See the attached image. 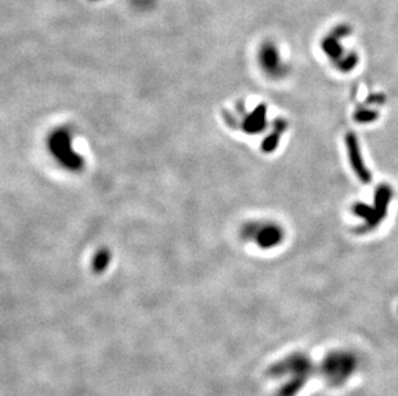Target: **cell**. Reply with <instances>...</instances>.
<instances>
[{
  "label": "cell",
  "instance_id": "cell-2",
  "mask_svg": "<svg viewBox=\"0 0 398 396\" xmlns=\"http://www.w3.org/2000/svg\"><path fill=\"white\" fill-rule=\"evenodd\" d=\"M259 63L263 71L273 79H280L286 72V66L281 58L279 47L275 42H264L259 51Z\"/></svg>",
  "mask_w": 398,
  "mask_h": 396
},
{
  "label": "cell",
  "instance_id": "cell-1",
  "mask_svg": "<svg viewBox=\"0 0 398 396\" xmlns=\"http://www.w3.org/2000/svg\"><path fill=\"white\" fill-rule=\"evenodd\" d=\"M347 29L344 27H338L337 30L331 31L330 34L325 38V40L322 42V49L326 53L328 57H330L337 68L342 71V72H348L352 71L353 68H356L357 62H358V57L357 54H344V45H343V40L348 36Z\"/></svg>",
  "mask_w": 398,
  "mask_h": 396
},
{
  "label": "cell",
  "instance_id": "cell-5",
  "mask_svg": "<svg viewBox=\"0 0 398 396\" xmlns=\"http://www.w3.org/2000/svg\"><path fill=\"white\" fill-rule=\"evenodd\" d=\"M267 107L266 104H261L255 109L250 115L246 116L244 120V130L249 134H258L262 133L267 127Z\"/></svg>",
  "mask_w": 398,
  "mask_h": 396
},
{
  "label": "cell",
  "instance_id": "cell-8",
  "mask_svg": "<svg viewBox=\"0 0 398 396\" xmlns=\"http://www.w3.org/2000/svg\"><path fill=\"white\" fill-rule=\"evenodd\" d=\"M353 211L355 214L358 215L360 218H364L366 224H365V228L367 230H372L374 228L378 227L381 223V220L378 218L376 215V211L374 207H370L369 205H365V203H357L356 206L353 207Z\"/></svg>",
  "mask_w": 398,
  "mask_h": 396
},
{
  "label": "cell",
  "instance_id": "cell-6",
  "mask_svg": "<svg viewBox=\"0 0 398 396\" xmlns=\"http://www.w3.org/2000/svg\"><path fill=\"white\" fill-rule=\"evenodd\" d=\"M390 200H392V188L388 186L378 187L376 193H375L374 209L376 211V215L381 221L387 216Z\"/></svg>",
  "mask_w": 398,
  "mask_h": 396
},
{
  "label": "cell",
  "instance_id": "cell-3",
  "mask_svg": "<svg viewBox=\"0 0 398 396\" xmlns=\"http://www.w3.org/2000/svg\"><path fill=\"white\" fill-rule=\"evenodd\" d=\"M249 232L252 233V236L254 237L255 242L258 246H261L262 248H272L279 246L282 239H284V230L282 228L273 224V223H267V224H255L253 230L249 229Z\"/></svg>",
  "mask_w": 398,
  "mask_h": 396
},
{
  "label": "cell",
  "instance_id": "cell-7",
  "mask_svg": "<svg viewBox=\"0 0 398 396\" xmlns=\"http://www.w3.org/2000/svg\"><path fill=\"white\" fill-rule=\"evenodd\" d=\"M288 124L284 120H277L275 121V127H273V132L271 134L268 135L262 144V150L267 153H271L277 148L281 139V134L286 130Z\"/></svg>",
  "mask_w": 398,
  "mask_h": 396
},
{
  "label": "cell",
  "instance_id": "cell-4",
  "mask_svg": "<svg viewBox=\"0 0 398 396\" xmlns=\"http://www.w3.org/2000/svg\"><path fill=\"white\" fill-rule=\"evenodd\" d=\"M346 144H347L348 156L349 161L352 165V169L356 173L358 179L362 183H370L372 182V173L366 169L364 160H362V155L360 150V144L357 142L356 135L353 133H348L346 136Z\"/></svg>",
  "mask_w": 398,
  "mask_h": 396
},
{
  "label": "cell",
  "instance_id": "cell-9",
  "mask_svg": "<svg viewBox=\"0 0 398 396\" xmlns=\"http://www.w3.org/2000/svg\"><path fill=\"white\" fill-rule=\"evenodd\" d=\"M378 118V112L372 110H360L355 113V120L357 122H373Z\"/></svg>",
  "mask_w": 398,
  "mask_h": 396
}]
</instances>
